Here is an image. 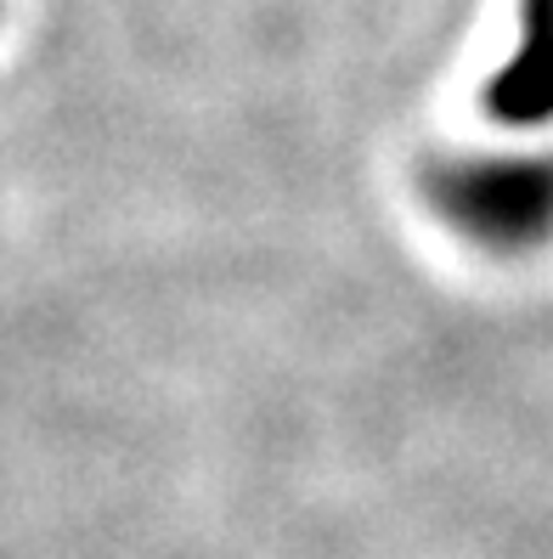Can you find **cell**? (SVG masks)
Returning a JSON list of instances; mask_svg holds the SVG:
<instances>
[{
	"instance_id": "1",
	"label": "cell",
	"mask_w": 553,
	"mask_h": 559,
	"mask_svg": "<svg viewBox=\"0 0 553 559\" xmlns=\"http://www.w3.org/2000/svg\"><path fill=\"white\" fill-rule=\"evenodd\" d=\"M430 199L452 233L480 249L519 254L553 238V158H474L446 164Z\"/></svg>"
}]
</instances>
